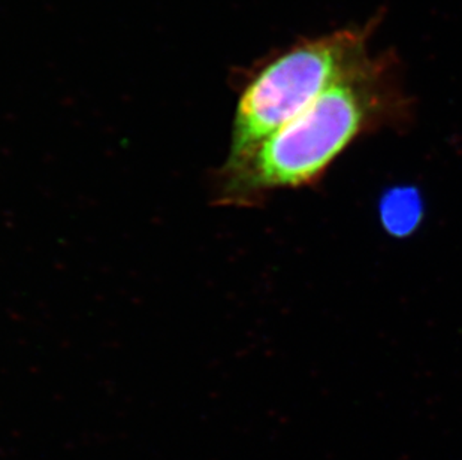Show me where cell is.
Listing matches in <instances>:
<instances>
[{
    "label": "cell",
    "mask_w": 462,
    "mask_h": 460,
    "mask_svg": "<svg viewBox=\"0 0 462 460\" xmlns=\"http://www.w3.org/2000/svg\"><path fill=\"white\" fill-rule=\"evenodd\" d=\"M368 32H336L291 48L257 70L236 105L231 147L222 170L245 161L259 143L291 122L332 84L370 57Z\"/></svg>",
    "instance_id": "cell-2"
},
{
    "label": "cell",
    "mask_w": 462,
    "mask_h": 460,
    "mask_svg": "<svg viewBox=\"0 0 462 460\" xmlns=\"http://www.w3.org/2000/svg\"><path fill=\"white\" fill-rule=\"evenodd\" d=\"M393 100L383 65L368 57L245 161L220 170V198L249 204L270 191L318 181L359 136L388 118Z\"/></svg>",
    "instance_id": "cell-1"
}]
</instances>
